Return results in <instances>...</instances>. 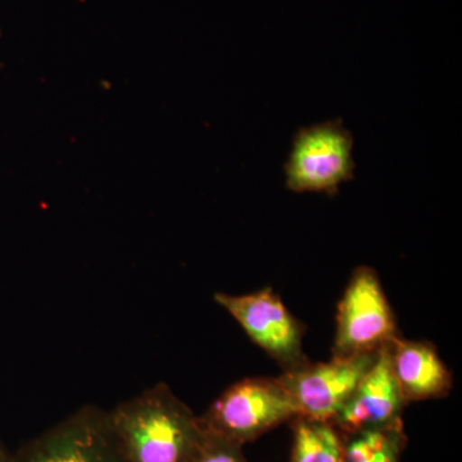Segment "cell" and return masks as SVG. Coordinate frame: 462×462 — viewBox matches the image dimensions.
<instances>
[{"label":"cell","mask_w":462,"mask_h":462,"mask_svg":"<svg viewBox=\"0 0 462 462\" xmlns=\"http://www.w3.org/2000/svg\"><path fill=\"white\" fill-rule=\"evenodd\" d=\"M108 415L126 462H190L205 433L199 416L163 383Z\"/></svg>","instance_id":"obj_1"},{"label":"cell","mask_w":462,"mask_h":462,"mask_svg":"<svg viewBox=\"0 0 462 462\" xmlns=\"http://www.w3.org/2000/svg\"><path fill=\"white\" fill-rule=\"evenodd\" d=\"M298 415L279 378H248L225 389L199 420L208 433L243 447Z\"/></svg>","instance_id":"obj_2"},{"label":"cell","mask_w":462,"mask_h":462,"mask_svg":"<svg viewBox=\"0 0 462 462\" xmlns=\"http://www.w3.org/2000/svg\"><path fill=\"white\" fill-rule=\"evenodd\" d=\"M354 136L342 120L298 130L285 162V184L294 193L336 196L355 176Z\"/></svg>","instance_id":"obj_3"},{"label":"cell","mask_w":462,"mask_h":462,"mask_svg":"<svg viewBox=\"0 0 462 462\" xmlns=\"http://www.w3.org/2000/svg\"><path fill=\"white\" fill-rule=\"evenodd\" d=\"M398 337L378 273L369 266L357 267L338 306L333 356L378 352Z\"/></svg>","instance_id":"obj_4"},{"label":"cell","mask_w":462,"mask_h":462,"mask_svg":"<svg viewBox=\"0 0 462 462\" xmlns=\"http://www.w3.org/2000/svg\"><path fill=\"white\" fill-rule=\"evenodd\" d=\"M9 462H126L108 411L84 406L21 447Z\"/></svg>","instance_id":"obj_5"},{"label":"cell","mask_w":462,"mask_h":462,"mask_svg":"<svg viewBox=\"0 0 462 462\" xmlns=\"http://www.w3.org/2000/svg\"><path fill=\"white\" fill-rule=\"evenodd\" d=\"M376 355L378 352L331 356L327 363L309 361L282 372L278 378L296 403L298 416L333 422L369 372Z\"/></svg>","instance_id":"obj_6"},{"label":"cell","mask_w":462,"mask_h":462,"mask_svg":"<svg viewBox=\"0 0 462 462\" xmlns=\"http://www.w3.org/2000/svg\"><path fill=\"white\" fill-rule=\"evenodd\" d=\"M214 300L238 321L252 342L281 365L282 372L309 363L303 352L302 325L272 288L240 296L218 291Z\"/></svg>","instance_id":"obj_7"},{"label":"cell","mask_w":462,"mask_h":462,"mask_svg":"<svg viewBox=\"0 0 462 462\" xmlns=\"http://www.w3.org/2000/svg\"><path fill=\"white\" fill-rule=\"evenodd\" d=\"M391 343L379 349L369 372L333 421L343 437L402 419L401 415L407 403L392 366Z\"/></svg>","instance_id":"obj_8"},{"label":"cell","mask_w":462,"mask_h":462,"mask_svg":"<svg viewBox=\"0 0 462 462\" xmlns=\"http://www.w3.org/2000/svg\"><path fill=\"white\" fill-rule=\"evenodd\" d=\"M392 366L404 402L439 400L452 389V374L436 346L398 337L391 343Z\"/></svg>","instance_id":"obj_9"},{"label":"cell","mask_w":462,"mask_h":462,"mask_svg":"<svg viewBox=\"0 0 462 462\" xmlns=\"http://www.w3.org/2000/svg\"><path fill=\"white\" fill-rule=\"evenodd\" d=\"M293 431L291 462H342L345 437L330 421L297 416L289 422Z\"/></svg>","instance_id":"obj_10"},{"label":"cell","mask_w":462,"mask_h":462,"mask_svg":"<svg viewBox=\"0 0 462 462\" xmlns=\"http://www.w3.org/2000/svg\"><path fill=\"white\" fill-rule=\"evenodd\" d=\"M407 447L402 419L345 437L342 462H401Z\"/></svg>","instance_id":"obj_11"},{"label":"cell","mask_w":462,"mask_h":462,"mask_svg":"<svg viewBox=\"0 0 462 462\" xmlns=\"http://www.w3.org/2000/svg\"><path fill=\"white\" fill-rule=\"evenodd\" d=\"M242 448L205 430L190 462H247Z\"/></svg>","instance_id":"obj_12"},{"label":"cell","mask_w":462,"mask_h":462,"mask_svg":"<svg viewBox=\"0 0 462 462\" xmlns=\"http://www.w3.org/2000/svg\"><path fill=\"white\" fill-rule=\"evenodd\" d=\"M11 452L5 448V443L0 440V462H9L11 461Z\"/></svg>","instance_id":"obj_13"}]
</instances>
